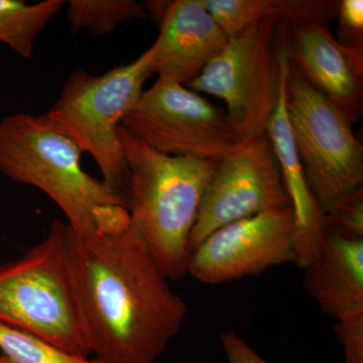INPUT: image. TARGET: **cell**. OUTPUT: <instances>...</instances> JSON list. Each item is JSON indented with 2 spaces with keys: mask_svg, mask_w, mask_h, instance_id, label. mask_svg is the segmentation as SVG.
I'll list each match as a JSON object with an SVG mask.
<instances>
[{
  "mask_svg": "<svg viewBox=\"0 0 363 363\" xmlns=\"http://www.w3.org/2000/svg\"><path fill=\"white\" fill-rule=\"evenodd\" d=\"M289 59L284 67L278 104L267 125V135L278 161L296 222L298 267L306 269L316 259L323 242V210L318 204L306 177L286 111V77Z\"/></svg>",
  "mask_w": 363,
  "mask_h": 363,
  "instance_id": "obj_13",
  "label": "cell"
},
{
  "mask_svg": "<svg viewBox=\"0 0 363 363\" xmlns=\"http://www.w3.org/2000/svg\"><path fill=\"white\" fill-rule=\"evenodd\" d=\"M119 136L130 169V227L162 274H188L189 238L217 162L173 157L152 149L123 126Z\"/></svg>",
  "mask_w": 363,
  "mask_h": 363,
  "instance_id": "obj_3",
  "label": "cell"
},
{
  "mask_svg": "<svg viewBox=\"0 0 363 363\" xmlns=\"http://www.w3.org/2000/svg\"><path fill=\"white\" fill-rule=\"evenodd\" d=\"M150 48L125 65L101 75L76 70L45 116L97 162L102 181L128 203L130 169L119 136L124 117L154 74Z\"/></svg>",
  "mask_w": 363,
  "mask_h": 363,
  "instance_id": "obj_5",
  "label": "cell"
},
{
  "mask_svg": "<svg viewBox=\"0 0 363 363\" xmlns=\"http://www.w3.org/2000/svg\"><path fill=\"white\" fill-rule=\"evenodd\" d=\"M0 352L14 363H100L66 352L44 339L0 323Z\"/></svg>",
  "mask_w": 363,
  "mask_h": 363,
  "instance_id": "obj_18",
  "label": "cell"
},
{
  "mask_svg": "<svg viewBox=\"0 0 363 363\" xmlns=\"http://www.w3.org/2000/svg\"><path fill=\"white\" fill-rule=\"evenodd\" d=\"M219 339L225 352L227 363H269L233 331L223 332Z\"/></svg>",
  "mask_w": 363,
  "mask_h": 363,
  "instance_id": "obj_22",
  "label": "cell"
},
{
  "mask_svg": "<svg viewBox=\"0 0 363 363\" xmlns=\"http://www.w3.org/2000/svg\"><path fill=\"white\" fill-rule=\"evenodd\" d=\"M284 207L292 204L269 136L262 133L217 162L191 231L189 250L192 252L222 226Z\"/></svg>",
  "mask_w": 363,
  "mask_h": 363,
  "instance_id": "obj_9",
  "label": "cell"
},
{
  "mask_svg": "<svg viewBox=\"0 0 363 363\" xmlns=\"http://www.w3.org/2000/svg\"><path fill=\"white\" fill-rule=\"evenodd\" d=\"M82 152L45 114H13L0 121V172L4 176L49 196L76 235L126 230L130 226L128 201L83 171Z\"/></svg>",
  "mask_w": 363,
  "mask_h": 363,
  "instance_id": "obj_2",
  "label": "cell"
},
{
  "mask_svg": "<svg viewBox=\"0 0 363 363\" xmlns=\"http://www.w3.org/2000/svg\"><path fill=\"white\" fill-rule=\"evenodd\" d=\"M325 233L350 240H363V189L339 198L324 216Z\"/></svg>",
  "mask_w": 363,
  "mask_h": 363,
  "instance_id": "obj_19",
  "label": "cell"
},
{
  "mask_svg": "<svg viewBox=\"0 0 363 363\" xmlns=\"http://www.w3.org/2000/svg\"><path fill=\"white\" fill-rule=\"evenodd\" d=\"M296 262L295 216L292 207H284L215 230L191 252L188 274L219 285Z\"/></svg>",
  "mask_w": 363,
  "mask_h": 363,
  "instance_id": "obj_10",
  "label": "cell"
},
{
  "mask_svg": "<svg viewBox=\"0 0 363 363\" xmlns=\"http://www.w3.org/2000/svg\"><path fill=\"white\" fill-rule=\"evenodd\" d=\"M286 111L306 177L324 213L362 187L363 147L352 123L289 61Z\"/></svg>",
  "mask_w": 363,
  "mask_h": 363,
  "instance_id": "obj_7",
  "label": "cell"
},
{
  "mask_svg": "<svg viewBox=\"0 0 363 363\" xmlns=\"http://www.w3.org/2000/svg\"><path fill=\"white\" fill-rule=\"evenodd\" d=\"M143 6L160 28L150 45L152 72L160 80L188 84L228 42L202 0L147 1Z\"/></svg>",
  "mask_w": 363,
  "mask_h": 363,
  "instance_id": "obj_12",
  "label": "cell"
},
{
  "mask_svg": "<svg viewBox=\"0 0 363 363\" xmlns=\"http://www.w3.org/2000/svg\"><path fill=\"white\" fill-rule=\"evenodd\" d=\"M66 229L67 224L55 220L39 245L20 259L0 264V323L88 358L90 334L69 260Z\"/></svg>",
  "mask_w": 363,
  "mask_h": 363,
  "instance_id": "obj_4",
  "label": "cell"
},
{
  "mask_svg": "<svg viewBox=\"0 0 363 363\" xmlns=\"http://www.w3.org/2000/svg\"><path fill=\"white\" fill-rule=\"evenodd\" d=\"M304 286L334 319L363 314V240L325 233L320 252L306 267Z\"/></svg>",
  "mask_w": 363,
  "mask_h": 363,
  "instance_id": "obj_14",
  "label": "cell"
},
{
  "mask_svg": "<svg viewBox=\"0 0 363 363\" xmlns=\"http://www.w3.org/2000/svg\"><path fill=\"white\" fill-rule=\"evenodd\" d=\"M61 0L28 4L21 0H0V42L16 54L30 58L35 40L63 7Z\"/></svg>",
  "mask_w": 363,
  "mask_h": 363,
  "instance_id": "obj_16",
  "label": "cell"
},
{
  "mask_svg": "<svg viewBox=\"0 0 363 363\" xmlns=\"http://www.w3.org/2000/svg\"><path fill=\"white\" fill-rule=\"evenodd\" d=\"M0 363H14V362H11V359H9V358H7L6 357V355L1 354V353H0Z\"/></svg>",
  "mask_w": 363,
  "mask_h": 363,
  "instance_id": "obj_23",
  "label": "cell"
},
{
  "mask_svg": "<svg viewBox=\"0 0 363 363\" xmlns=\"http://www.w3.org/2000/svg\"><path fill=\"white\" fill-rule=\"evenodd\" d=\"M279 30L289 61L351 123H357L362 113L363 47L341 44L322 21L296 20Z\"/></svg>",
  "mask_w": 363,
  "mask_h": 363,
  "instance_id": "obj_11",
  "label": "cell"
},
{
  "mask_svg": "<svg viewBox=\"0 0 363 363\" xmlns=\"http://www.w3.org/2000/svg\"><path fill=\"white\" fill-rule=\"evenodd\" d=\"M121 126L173 157L219 162L243 143L225 109L184 85L160 79L143 91Z\"/></svg>",
  "mask_w": 363,
  "mask_h": 363,
  "instance_id": "obj_8",
  "label": "cell"
},
{
  "mask_svg": "<svg viewBox=\"0 0 363 363\" xmlns=\"http://www.w3.org/2000/svg\"><path fill=\"white\" fill-rule=\"evenodd\" d=\"M67 250L91 340L100 363H155L187 316L138 233L78 236Z\"/></svg>",
  "mask_w": 363,
  "mask_h": 363,
  "instance_id": "obj_1",
  "label": "cell"
},
{
  "mask_svg": "<svg viewBox=\"0 0 363 363\" xmlns=\"http://www.w3.org/2000/svg\"><path fill=\"white\" fill-rule=\"evenodd\" d=\"M338 42L347 47H363V1H338Z\"/></svg>",
  "mask_w": 363,
  "mask_h": 363,
  "instance_id": "obj_20",
  "label": "cell"
},
{
  "mask_svg": "<svg viewBox=\"0 0 363 363\" xmlns=\"http://www.w3.org/2000/svg\"><path fill=\"white\" fill-rule=\"evenodd\" d=\"M334 330L343 346V363H363V314L339 320Z\"/></svg>",
  "mask_w": 363,
  "mask_h": 363,
  "instance_id": "obj_21",
  "label": "cell"
},
{
  "mask_svg": "<svg viewBox=\"0 0 363 363\" xmlns=\"http://www.w3.org/2000/svg\"><path fill=\"white\" fill-rule=\"evenodd\" d=\"M286 60L278 25L259 21L230 38L187 86L224 100L234 130L245 142L266 133L278 104Z\"/></svg>",
  "mask_w": 363,
  "mask_h": 363,
  "instance_id": "obj_6",
  "label": "cell"
},
{
  "mask_svg": "<svg viewBox=\"0 0 363 363\" xmlns=\"http://www.w3.org/2000/svg\"><path fill=\"white\" fill-rule=\"evenodd\" d=\"M228 39L262 21L283 25L296 20L330 23L338 1L331 0H202Z\"/></svg>",
  "mask_w": 363,
  "mask_h": 363,
  "instance_id": "obj_15",
  "label": "cell"
},
{
  "mask_svg": "<svg viewBox=\"0 0 363 363\" xmlns=\"http://www.w3.org/2000/svg\"><path fill=\"white\" fill-rule=\"evenodd\" d=\"M68 18L72 32L87 30L93 35H104L126 21L147 18L143 4L135 0H71Z\"/></svg>",
  "mask_w": 363,
  "mask_h": 363,
  "instance_id": "obj_17",
  "label": "cell"
}]
</instances>
